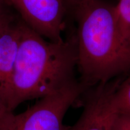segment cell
Wrapping results in <instances>:
<instances>
[{"instance_id":"6da1fadb","label":"cell","mask_w":130,"mask_h":130,"mask_svg":"<svg viewBox=\"0 0 130 130\" xmlns=\"http://www.w3.org/2000/svg\"><path fill=\"white\" fill-rule=\"evenodd\" d=\"M75 40L51 42L21 22V36L10 88L11 111L26 101L59 92L76 80Z\"/></svg>"},{"instance_id":"7a4b0ae2","label":"cell","mask_w":130,"mask_h":130,"mask_svg":"<svg viewBox=\"0 0 130 130\" xmlns=\"http://www.w3.org/2000/svg\"><path fill=\"white\" fill-rule=\"evenodd\" d=\"M77 67L86 86L108 83L130 67L119 32L116 7L104 0L74 6Z\"/></svg>"},{"instance_id":"3957f363","label":"cell","mask_w":130,"mask_h":130,"mask_svg":"<svg viewBox=\"0 0 130 130\" xmlns=\"http://www.w3.org/2000/svg\"><path fill=\"white\" fill-rule=\"evenodd\" d=\"M87 86L75 81L53 95L40 98L23 113L9 112L0 130H67L63 121L67 110L86 90Z\"/></svg>"},{"instance_id":"277c9868","label":"cell","mask_w":130,"mask_h":130,"mask_svg":"<svg viewBox=\"0 0 130 130\" xmlns=\"http://www.w3.org/2000/svg\"><path fill=\"white\" fill-rule=\"evenodd\" d=\"M24 23L51 42L63 41L64 6L62 0H12Z\"/></svg>"},{"instance_id":"5b68a950","label":"cell","mask_w":130,"mask_h":130,"mask_svg":"<svg viewBox=\"0 0 130 130\" xmlns=\"http://www.w3.org/2000/svg\"><path fill=\"white\" fill-rule=\"evenodd\" d=\"M118 83L99 84L87 95L80 118L67 130H113L118 113L113 94Z\"/></svg>"},{"instance_id":"8992f818","label":"cell","mask_w":130,"mask_h":130,"mask_svg":"<svg viewBox=\"0 0 130 130\" xmlns=\"http://www.w3.org/2000/svg\"><path fill=\"white\" fill-rule=\"evenodd\" d=\"M21 36V22L18 24L13 22L0 37V94L7 105Z\"/></svg>"},{"instance_id":"52a82bcc","label":"cell","mask_w":130,"mask_h":130,"mask_svg":"<svg viewBox=\"0 0 130 130\" xmlns=\"http://www.w3.org/2000/svg\"><path fill=\"white\" fill-rule=\"evenodd\" d=\"M115 7L120 39L125 48L130 36V0H119Z\"/></svg>"},{"instance_id":"ba28073f","label":"cell","mask_w":130,"mask_h":130,"mask_svg":"<svg viewBox=\"0 0 130 130\" xmlns=\"http://www.w3.org/2000/svg\"><path fill=\"white\" fill-rule=\"evenodd\" d=\"M113 104L119 115L130 116V77L119 84L113 94Z\"/></svg>"},{"instance_id":"9c48e42d","label":"cell","mask_w":130,"mask_h":130,"mask_svg":"<svg viewBox=\"0 0 130 130\" xmlns=\"http://www.w3.org/2000/svg\"><path fill=\"white\" fill-rule=\"evenodd\" d=\"M113 130H130V116L118 114L114 123Z\"/></svg>"},{"instance_id":"30bf717a","label":"cell","mask_w":130,"mask_h":130,"mask_svg":"<svg viewBox=\"0 0 130 130\" xmlns=\"http://www.w3.org/2000/svg\"><path fill=\"white\" fill-rule=\"evenodd\" d=\"M14 22L12 16L6 12L0 13V37Z\"/></svg>"},{"instance_id":"8fae6325","label":"cell","mask_w":130,"mask_h":130,"mask_svg":"<svg viewBox=\"0 0 130 130\" xmlns=\"http://www.w3.org/2000/svg\"><path fill=\"white\" fill-rule=\"evenodd\" d=\"M10 111H12L9 109L6 101L0 94V124L6 115Z\"/></svg>"},{"instance_id":"7c38bea8","label":"cell","mask_w":130,"mask_h":130,"mask_svg":"<svg viewBox=\"0 0 130 130\" xmlns=\"http://www.w3.org/2000/svg\"><path fill=\"white\" fill-rule=\"evenodd\" d=\"M125 49L126 54V56H127L128 61H129L130 63V36L126 42L125 45Z\"/></svg>"},{"instance_id":"4fadbf2b","label":"cell","mask_w":130,"mask_h":130,"mask_svg":"<svg viewBox=\"0 0 130 130\" xmlns=\"http://www.w3.org/2000/svg\"><path fill=\"white\" fill-rule=\"evenodd\" d=\"M5 4H6V3L4 2L3 0H0V13L5 12L4 8Z\"/></svg>"},{"instance_id":"5bb4252c","label":"cell","mask_w":130,"mask_h":130,"mask_svg":"<svg viewBox=\"0 0 130 130\" xmlns=\"http://www.w3.org/2000/svg\"><path fill=\"white\" fill-rule=\"evenodd\" d=\"M68 3H69L72 6H75V4H78V3L81 2V1H83V0H67Z\"/></svg>"},{"instance_id":"9a60e30c","label":"cell","mask_w":130,"mask_h":130,"mask_svg":"<svg viewBox=\"0 0 130 130\" xmlns=\"http://www.w3.org/2000/svg\"><path fill=\"white\" fill-rule=\"evenodd\" d=\"M6 4L9 5V6H12V0H3Z\"/></svg>"}]
</instances>
